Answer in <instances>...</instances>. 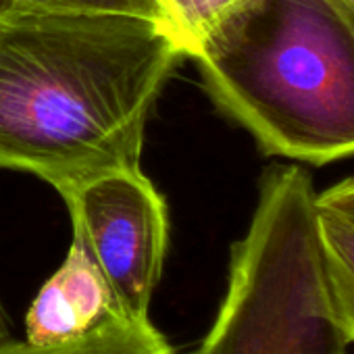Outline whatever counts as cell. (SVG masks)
Wrapping results in <instances>:
<instances>
[{"label":"cell","mask_w":354,"mask_h":354,"mask_svg":"<svg viewBox=\"0 0 354 354\" xmlns=\"http://www.w3.org/2000/svg\"><path fill=\"white\" fill-rule=\"evenodd\" d=\"M317 205L321 209L333 211L354 223V175L342 180L327 190L317 194Z\"/></svg>","instance_id":"obj_10"},{"label":"cell","mask_w":354,"mask_h":354,"mask_svg":"<svg viewBox=\"0 0 354 354\" xmlns=\"http://www.w3.org/2000/svg\"><path fill=\"white\" fill-rule=\"evenodd\" d=\"M317 194L298 165L265 171L223 300L188 354H348L323 275Z\"/></svg>","instance_id":"obj_3"},{"label":"cell","mask_w":354,"mask_h":354,"mask_svg":"<svg viewBox=\"0 0 354 354\" xmlns=\"http://www.w3.org/2000/svg\"><path fill=\"white\" fill-rule=\"evenodd\" d=\"M88 327L53 273L26 315V339L34 344H55L86 333Z\"/></svg>","instance_id":"obj_7"},{"label":"cell","mask_w":354,"mask_h":354,"mask_svg":"<svg viewBox=\"0 0 354 354\" xmlns=\"http://www.w3.org/2000/svg\"><path fill=\"white\" fill-rule=\"evenodd\" d=\"M7 337H11V319L7 315L3 300H0V339H7Z\"/></svg>","instance_id":"obj_11"},{"label":"cell","mask_w":354,"mask_h":354,"mask_svg":"<svg viewBox=\"0 0 354 354\" xmlns=\"http://www.w3.org/2000/svg\"><path fill=\"white\" fill-rule=\"evenodd\" d=\"M73 221V242L104 279L113 308L150 319L162 275L167 205L140 167L109 171L63 196Z\"/></svg>","instance_id":"obj_4"},{"label":"cell","mask_w":354,"mask_h":354,"mask_svg":"<svg viewBox=\"0 0 354 354\" xmlns=\"http://www.w3.org/2000/svg\"><path fill=\"white\" fill-rule=\"evenodd\" d=\"M28 7L65 13H111L160 21L169 28L160 0H13ZM171 30V28H169Z\"/></svg>","instance_id":"obj_9"},{"label":"cell","mask_w":354,"mask_h":354,"mask_svg":"<svg viewBox=\"0 0 354 354\" xmlns=\"http://www.w3.org/2000/svg\"><path fill=\"white\" fill-rule=\"evenodd\" d=\"M344 5H346V7L350 9V13L354 15V0H344Z\"/></svg>","instance_id":"obj_12"},{"label":"cell","mask_w":354,"mask_h":354,"mask_svg":"<svg viewBox=\"0 0 354 354\" xmlns=\"http://www.w3.org/2000/svg\"><path fill=\"white\" fill-rule=\"evenodd\" d=\"M182 42L160 21L0 7V167L42 177L61 196L140 167L146 119Z\"/></svg>","instance_id":"obj_1"},{"label":"cell","mask_w":354,"mask_h":354,"mask_svg":"<svg viewBox=\"0 0 354 354\" xmlns=\"http://www.w3.org/2000/svg\"><path fill=\"white\" fill-rule=\"evenodd\" d=\"M319 207V205H317ZM323 275L333 319L346 342L354 344V223L319 207Z\"/></svg>","instance_id":"obj_6"},{"label":"cell","mask_w":354,"mask_h":354,"mask_svg":"<svg viewBox=\"0 0 354 354\" xmlns=\"http://www.w3.org/2000/svg\"><path fill=\"white\" fill-rule=\"evenodd\" d=\"M190 57L263 152L317 167L354 156V15L344 0H234Z\"/></svg>","instance_id":"obj_2"},{"label":"cell","mask_w":354,"mask_h":354,"mask_svg":"<svg viewBox=\"0 0 354 354\" xmlns=\"http://www.w3.org/2000/svg\"><path fill=\"white\" fill-rule=\"evenodd\" d=\"M232 3L234 0H160L167 24L175 38L182 42L186 57H190L194 44L211 21Z\"/></svg>","instance_id":"obj_8"},{"label":"cell","mask_w":354,"mask_h":354,"mask_svg":"<svg viewBox=\"0 0 354 354\" xmlns=\"http://www.w3.org/2000/svg\"><path fill=\"white\" fill-rule=\"evenodd\" d=\"M0 354H177L167 337L152 325L150 319H133L123 313H109L86 333L55 342L34 344L15 339L13 335L0 339Z\"/></svg>","instance_id":"obj_5"}]
</instances>
